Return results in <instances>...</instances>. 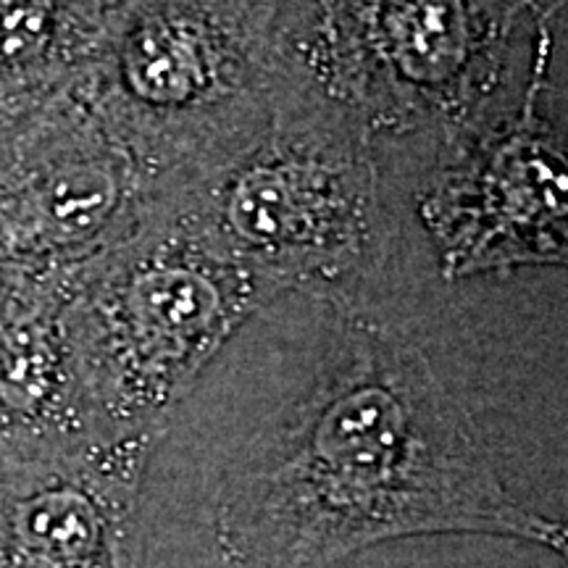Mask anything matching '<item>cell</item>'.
Listing matches in <instances>:
<instances>
[{"label":"cell","instance_id":"cell-1","mask_svg":"<svg viewBox=\"0 0 568 568\" xmlns=\"http://www.w3.org/2000/svg\"><path fill=\"white\" fill-rule=\"evenodd\" d=\"M481 276V274H479ZM479 276L393 253L332 290L274 297L190 395L216 466L219 548L234 568H332L422 535L566 550L508 493L495 445L443 355Z\"/></svg>","mask_w":568,"mask_h":568},{"label":"cell","instance_id":"cell-8","mask_svg":"<svg viewBox=\"0 0 568 568\" xmlns=\"http://www.w3.org/2000/svg\"><path fill=\"white\" fill-rule=\"evenodd\" d=\"M159 435L0 450V568H138Z\"/></svg>","mask_w":568,"mask_h":568},{"label":"cell","instance_id":"cell-4","mask_svg":"<svg viewBox=\"0 0 568 568\" xmlns=\"http://www.w3.org/2000/svg\"><path fill=\"white\" fill-rule=\"evenodd\" d=\"M280 297L201 234L145 209L122 243L74 268L63 326L98 435H159L230 339Z\"/></svg>","mask_w":568,"mask_h":568},{"label":"cell","instance_id":"cell-6","mask_svg":"<svg viewBox=\"0 0 568 568\" xmlns=\"http://www.w3.org/2000/svg\"><path fill=\"white\" fill-rule=\"evenodd\" d=\"M552 63L524 95L458 124L374 140L397 243L460 280L566 266V122Z\"/></svg>","mask_w":568,"mask_h":568},{"label":"cell","instance_id":"cell-3","mask_svg":"<svg viewBox=\"0 0 568 568\" xmlns=\"http://www.w3.org/2000/svg\"><path fill=\"white\" fill-rule=\"evenodd\" d=\"M556 11L542 0H287L284 69L374 140L458 124L556 61Z\"/></svg>","mask_w":568,"mask_h":568},{"label":"cell","instance_id":"cell-5","mask_svg":"<svg viewBox=\"0 0 568 568\" xmlns=\"http://www.w3.org/2000/svg\"><path fill=\"white\" fill-rule=\"evenodd\" d=\"M282 0H116L80 92L148 187L258 134L287 88Z\"/></svg>","mask_w":568,"mask_h":568},{"label":"cell","instance_id":"cell-9","mask_svg":"<svg viewBox=\"0 0 568 568\" xmlns=\"http://www.w3.org/2000/svg\"><path fill=\"white\" fill-rule=\"evenodd\" d=\"M116 0H0V105L80 90Z\"/></svg>","mask_w":568,"mask_h":568},{"label":"cell","instance_id":"cell-2","mask_svg":"<svg viewBox=\"0 0 568 568\" xmlns=\"http://www.w3.org/2000/svg\"><path fill=\"white\" fill-rule=\"evenodd\" d=\"M148 209L280 295L358 280L387 258L393 237L372 132L295 84L258 134L224 159L153 184Z\"/></svg>","mask_w":568,"mask_h":568},{"label":"cell","instance_id":"cell-7","mask_svg":"<svg viewBox=\"0 0 568 568\" xmlns=\"http://www.w3.org/2000/svg\"><path fill=\"white\" fill-rule=\"evenodd\" d=\"M148 195L80 90L0 105V276L71 274L138 230Z\"/></svg>","mask_w":568,"mask_h":568}]
</instances>
